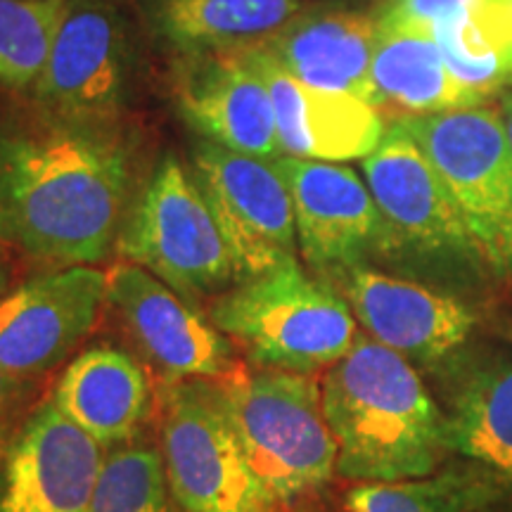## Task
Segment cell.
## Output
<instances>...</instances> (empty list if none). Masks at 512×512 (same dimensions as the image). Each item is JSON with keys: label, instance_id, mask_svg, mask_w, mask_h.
I'll return each mask as SVG.
<instances>
[{"label": "cell", "instance_id": "obj_1", "mask_svg": "<svg viewBox=\"0 0 512 512\" xmlns=\"http://www.w3.org/2000/svg\"><path fill=\"white\" fill-rule=\"evenodd\" d=\"M126 147L88 124H64L0 145V235L29 256L93 266L126 223Z\"/></svg>", "mask_w": 512, "mask_h": 512}, {"label": "cell", "instance_id": "obj_2", "mask_svg": "<svg viewBox=\"0 0 512 512\" xmlns=\"http://www.w3.org/2000/svg\"><path fill=\"white\" fill-rule=\"evenodd\" d=\"M337 444V475L356 482L430 477L446 444V418L411 361L366 332L320 384Z\"/></svg>", "mask_w": 512, "mask_h": 512}, {"label": "cell", "instance_id": "obj_3", "mask_svg": "<svg viewBox=\"0 0 512 512\" xmlns=\"http://www.w3.org/2000/svg\"><path fill=\"white\" fill-rule=\"evenodd\" d=\"M209 320L249 366L304 375L337 363L358 335L342 294L309 278L297 261L235 283L211 304Z\"/></svg>", "mask_w": 512, "mask_h": 512}, {"label": "cell", "instance_id": "obj_4", "mask_svg": "<svg viewBox=\"0 0 512 512\" xmlns=\"http://www.w3.org/2000/svg\"><path fill=\"white\" fill-rule=\"evenodd\" d=\"M216 382L249 463L275 505H290L330 482L337 444L313 375L238 363Z\"/></svg>", "mask_w": 512, "mask_h": 512}, {"label": "cell", "instance_id": "obj_5", "mask_svg": "<svg viewBox=\"0 0 512 512\" xmlns=\"http://www.w3.org/2000/svg\"><path fill=\"white\" fill-rule=\"evenodd\" d=\"M117 247L190 304L240 283L219 223L176 157L162 159L133 202Z\"/></svg>", "mask_w": 512, "mask_h": 512}, {"label": "cell", "instance_id": "obj_6", "mask_svg": "<svg viewBox=\"0 0 512 512\" xmlns=\"http://www.w3.org/2000/svg\"><path fill=\"white\" fill-rule=\"evenodd\" d=\"M162 456L183 512H275L249 463L219 384L176 380L162 394Z\"/></svg>", "mask_w": 512, "mask_h": 512}, {"label": "cell", "instance_id": "obj_7", "mask_svg": "<svg viewBox=\"0 0 512 512\" xmlns=\"http://www.w3.org/2000/svg\"><path fill=\"white\" fill-rule=\"evenodd\" d=\"M396 124L444 178L479 259L512 278V145L501 112L465 107Z\"/></svg>", "mask_w": 512, "mask_h": 512}, {"label": "cell", "instance_id": "obj_8", "mask_svg": "<svg viewBox=\"0 0 512 512\" xmlns=\"http://www.w3.org/2000/svg\"><path fill=\"white\" fill-rule=\"evenodd\" d=\"M190 174L219 223L240 280L297 261L292 197L273 159L202 140L192 150Z\"/></svg>", "mask_w": 512, "mask_h": 512}, {"label": "cell", "instance_id": "obj_9", "mask_svg": "<svg viewBox=\"0 0 512 512\" xmlns=\"http://www.w3.org/2000/svg\"><path fill=\"white\" fill-rule=\"evenodd\" d=\"M107 304V271L64 266L0 299V370L27 384L67 358Z\"/></svg>", "mask_w": 512, "mask_h": 512}, {"label": "cell", "instance_id": "obj_10", "mask_svg": "<svg viewBox=\"0 0 512 512\" xmlns=\"http://www.w3.org/2000/svg\"><path fill=\"white\" fill-rule=\"evenodd\" d=\"M107 304L169 382L221 380L238 366L233 342L143 266L121 261L107 271Z\"/></svg>", "mask_w": 512, "mask_h": 512}, {"label": "cell", "instance_id": "obj_11", "mask_svg": "<svg viewBox=\"0 0 512 512\" xmlns=\"http://www.w3.org/2000/svg\"><path fill=\"white\" fill-rule=\"evenodd\" d=\"M294 207L299 252L316 271L363 264V259L396 245L366 181L335 162L278 157Z\"/></svg>", "mask_w": 512, "mask_h": 512}, {"label": "cell", "instance_id": "obj_12", "mask_svg": "<svg viewBox=\"0 0 512 512\" xmlns=\"http://www.w3.org/2000/svg\"><path fill=\"white\" fill-rule=\"evenodd\" d=\"M126 79V34L112 0H67L34 93L64 124L112 117Z\"/></svg>", "mask_w": 512, "mask_h": 512}, {"label": "cell", "instance_id": "obj_13", "mask_svg": "<svg viewBox=\"0 0 512 512\" xmlns=\"http://www.w3.org/2000/svg\"><path fill=\"white\" fill-rule=\"evenodd\" d=\"M102 446L43 401L19 427L0 463V512H88Z\"/></svg>", "mask_w": 512, "mask_h": 512}, {"label": "cell", "instance_id": "obj_14", "mask_svg": "<svg viewBox=\"0 0 512 512\" xmlns=\"http://www.w3.org/2000/svg\"><path fill=\"white\" fill-rule=\"evenodd\" d=\"M354 318L377 342L406 361L432 366L463 347L475 313L456 297L394 278L363 264L328 273Z\"/></svg>", "mask_w": 512, "mask_h": 512}, {"label": "cell", "instance_id": "obj_15", "mask_svg": "<svg viewBox=\"0 0 512 512\" xmlns=\"http://www.w3.org/2000/svg\"><path fill=\"white\" fill-rule=\"evenodd\" d=\"M363 181L396 245L425 254L477 256L458 204L422 147L399 124L363 159Z\"/></svg>", "mask_w": 512, "mask_h": 512}, {"label": "cell", "instance_id": "obj_16", "mask_svg": "<svg viewBox=\"0 0 512 512\" xmlns=\"http://www.w3.org/2000/svg\"><path fill=\"white\" fill-rule=\"evenodd\" d=\"M174 98L202 140L259 159L283 157L271 93L240 50L181 53Z\"/></svg>", "mask_w": 512, "mask_h": 512}, {"label": "cell", "instance_id": "obj_17", "mask_svg": "<svg viewBox=\"0 0 512 512\" xmlns=\"http://www.w3.org/2000/svg\"><path fill=\"white\" fill-rule=\"evenodd\" d=\"M273 100L280 150L313 162L366 159L384 138L382 112L349 93L320 91L287 74L264 48L240 50Z\"/></svg>", "mask_w": 512, "mask_h": 512}, {"label": "cell", "instance_id": "obj_18", "mask_svg": "<svg viewBox=\"0 0 512 512\" xmlns=\"http://www.w3.org/2000/svg\"><path fill=\"white\" fill-rule=\"evenodd\" d=\"M377 31V15L368 12L304 8L261 48L306 86L349 93L377 107L370 76Z\"/></svg>", "mask_w": 512, "mask_h": 512}, {"label": "cell", "instance_id": "obj_19", "mask_svg": "<svg viewBox=\"0 0 512 512\" xmlns=\"http://www.w3.org/2000/svg\"><path fill=\"white\" fill-rule=\"evenodd\" d=\"M53 403L102 448H117L143 430L155 411L150 375L114 347L81 351L55 384Z\"/></svg>", "mask_w": 512, "mask_h": 512}, {"label": "cell", "instance_id": "obj_20", "mask_svg": "<svg viewBox=\"0 0 512 512\" xmlns=\"http://www.w3.org/2000/svg\"><path fill=\"white\" fill-rule=\"evenodd\" d=\"M370 76L377 110H399L403 119L479 107L475 95L448 72L439 43L430 34L380 27Z\"/></svg>", "mask_w": 512, "mask_h": 512}, {"label": "cell", "instance_id": "obj_21", "mask_svg": "<svg viewBox=\"0 0 512 512\" xmlns=\"http://www.w3.org/2000/svg\"><path fill=\"white\" fill-rule=\"evenodd\" d=\"M306 8V0H155V24L178 53L264 46Z\"/></svg>", "mask_w": 512, "mask_h": 512}, {"label": "cell", "instance_id": "obj_22", "mask_svg": "<svg viewBox=\"0 0 512 512\" xmlns=\"http://www.w3.org/2000/svg\"><path fill=\"white\" fill-rule=\"evenodd\" d=\"M448 451L512 484V366H494L463 384L446 418Z\"/></svg>", "mask_w": 512, "mask_h": 512}, {"label": "cell", "instance_id": "obj_23", "mask_svg": "<svg viewBox=\"0 0 512 512\" xmlns=\"http://www.w3.org/2000/svg\"><path fill=\"white\" fill-rule=\"evenodd\" d=\"M444 62L479 100L491 98L512 76V3L475 0L434 31Z\"/></svg>", "mask_w": 512, "mask_h": 512}, {"label": "cell", "instance_id": "obj_24", "mask_svg": "<svg viewBox=\"0 0 512 512\" xmlns=\"http://www.w3.org/2000/svg\"><path fill=\"white\" fill-rule=\"evenodd\" d=\"M486 470H448L401 482H361L347 494L349 512H491L498 479Z\"/></svg>", "mask_w": 512, "mask_h": 512}, {"label": "cell", "instance_id": "obj_25", "mask_svg": "<svg viewBox=\"0 0 512 512\" xmlns=\"http://www.w3.org/2000/svg\"><path fill=\"white\" fill-rule=\"evenodd\" d=\"M67 0H0V86L34 91Z\"/></svg>", "mask_w": 512, "mask_h": 512}, {"label": "cell", "instance_id": "obj_26", "mask_svg": "<svg viewBox=\"0 0 512 512\" xmlns=\"http://www.w3.org/2000/svg\"><path fill=\"white\" fill-rule=\"evenodd\" d=\"M164 456L152 446L110 448L88 512H174Z\"/></svg>", "mask_w": 512, "mask_h": 512}, {"label": "cell", "instance_id": "obj_27", "mask_svg": "<svg viewBox=\"0 0 512 512\" xmlns=\"http://www.w3.org/2000/svg\"><path fill=\"white\" fill-rule=\"evenodd\" d=\"M475 0H387L377 15L382 29L418 31L434 36L441 24L458 17Z\"/></svg>", "mask_w": 512, "mask_h": 512}, {"label": "cell", "instance_id": "obj_28", "mask_svg": "<svg viewBox=\"0 0 512 512\" xmlns=\"http://www.w3.org/2000/svg\"><path fill=\"white\" fill-rule=\"evenodd\" d=\"M22 382L12 380L10 375H5L3 370H0V425H3L5 418H8L12 406H15L19 396H22Z\"/></svg>", "mask_w": 512, "mask_h": 512}, {"label": "cell", "instance_id": "obj_29", "mask_svg": "<svg viewBox=\"0 0 512 512\" xmlns=\"http://www.w3.org/2000/svg\"><path fill=\"white\" fill-rule=\"evenodd\" d=\"M501 117H503V124H505V133H508V140L512 145V95H508V98L503 100Z\"/></svg>", "mask_w": 512, "mask_h": 512}, {"label": "cell", "instance_id": "obj_30", "mask_svg": "<svg viewBox=\"0 0 512 512\" xmlns=\"http://www.w3.org/2000/svg\"><path fill=\"white\" fill-rule=\"evenodd\" d=\"M5 287H8V273H5L3 261H0V299L5 297Z\"/></svg>", "mask_w": 512, "mask_h": 512}, {"label": "cell", "instance_id": "obj_31", "mask_svg": "<svg viewBox=\"0 0 512 512\" xmlns=\"http://www.w3.org/2000/svg\"><path fill=\"white\" fill-rule=\"evenodd\" d=\"M510 3H512V0H510Z\"/></svg>", "mask_w": 512, "mask_h": 512}, {"label": "cell", "instance_id": "obj_32", "mask_svg": "<svg viewBox=\"0 0 512 512\" xmlns=\"http://www.w3.org/2000/svg\"><path fill=\"white\" fill-rule=\"evenodd\" d=\"M510 79H512V76H510Z\"/></svg>", "mask_w": 512, "mask_h": 512}]
</instances>
